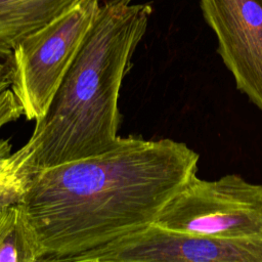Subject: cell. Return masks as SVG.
Instances as JSON below:
<instances>
[{
    "instance_id": "obj_8",
    "label": "cell",
    "mask_w": 262,
    "mask_h": 262,
    "mask_svg": "<svg viewBox=\"0 0 262 262\" xmlns=\"http://www.w3.org/2000/svg\"><path fill=\"white\" fill-rule=\"evenodd\" d=\"M35 233L16 202L0 206V262H42Z\"/></svg>"
},
{
    "instance_id": "obj_3",
    "label": "cell",
    "mask_w": 262,
    "mask_h": 262,
    "mask_svg": "<svg viewBox=\"0 0 262 262\" xmlns=\"http://www.w3.org/2000/svg\"><path fill=\"white\" fill-rule=\"evenodd\" d=\"M99 6L98 0H79L12 50L10 89L27 120L38 121L48 111Z\"/></svg>"
},
{
    "instance_id": "obj_5",
    "label": "cell",
    "mask_w": 262,
    "mask_h": 262,
    "mask_svg": "<svg viewBox=\"0 0 262 262\" xmlns=\"http://www.w3.org/2000/svg\"><path fill=\"white\" fill-rule=\"evenodd\" d=\"M262 262V233L219 237L175 231L157 223L80 256L76 262Z\"/></svg>"
},
{
    "instance_id": "obj_2",
    "label": "cell",
    "mask_w": 262,
    "mask_h": 262,
    "mask_svg": "<svg viewBox=\"0 0 262 262\" xmlns=\"http://www.w3.org/2000/svg\"><path fill=\"white\" fill-rule=\"evenodd\" d=\"M132 1L99 6L48 111L28 141L1 163V202H16L34 173L100 154L118 139L122 83L152 11Z\"/></svg>"
},
{
    "instance_id": "obj_9",
    "label": "cell",
    "mask_w": 262,
    "mask_h": 262,
    "mask_svg": "<svg viewBox=\"0 0 262 262\" xmlns=\"http://www.w3.org/2000/svg\"><path fill=\"white\" fill-rule=\"evenodd\" d=\"M11 81H12V60L10 56L5 67L0 70V93L10 88Z\"/></svg>"
},
{
    "instance_id": "obj_6",
    "label": "cell",
    "mask_w": 262,
    "mask_h": 262,
    "mask_svg": "<svg viewBox=\"0 0 262 262\" xmlns=\"http://www.w3.org/2000/svg\"><path fill=\"white\" fill-rule=\"evenodd\" d=\"M236 89L262 113V0H200Z\"/></svg>"
},
{
    "instance_id": "obj_10",
    "label": "cell",
    "mask_w": 262,
    "mask_h": 262,
    "mask_svg": "<svg viewBox=\"0 0 262 262\" xmlns=\"http://www.w3.org/2000/svg\"><path fill=\"white\" fill-rule=\"evenodd\" d=\"M9 57H10V56H9ZM9 57H8V58H9ZM8 58H7V59H2V58H0V70L5 67V64H6L7 60H8Z\"/></svg>"
},
{
    "instance_id": "obj_4",
    "label": "cell",
    "mask_w": 262,
    "mask_h": 262,
    "mask_svg": "<svg viewBox=\"0 0 262 262\" xmlns=\"http://www.w3.org/2000/svg\"><path fill=\"white\" fill-rule=\"evenodd\" d=\"M155 223L219 237L262 233V182H250L236 173L214 180L195 174L165 205Z\"/></svg>"
},
{
    "instance_id": "obj_1",
    "label": "cell",
    "mask_w": 262,
    "mask_h": 262,
    "mask_svg": "<svg viewBox=\"0 0 262 262\" xmlns=\"http://www.w3.org/2000/svg\"><path fill=\"white\" fill-rule=\"evenodd\" d=\"M199 160L181 141L118 137L100 154L34 173L16 203L39 243L42 262H76L154 223L196 174Z\"/></svg>"
},
{
    "instance_id": "obj_7",
    "label": "cell",
    "mask_w": 262,
    "mask_h": 262,
    "mask_svg": "<svg viewBox=\"0 0 262 262\" xmlns=\"http://www.w3.org/2000/svg\"><path fill=\"white\" fill-rule=\"evenodd\" d=\"M79 0H0V58L7 59L27 36L43 28Z\"/></svg>"
}]
</instances>
